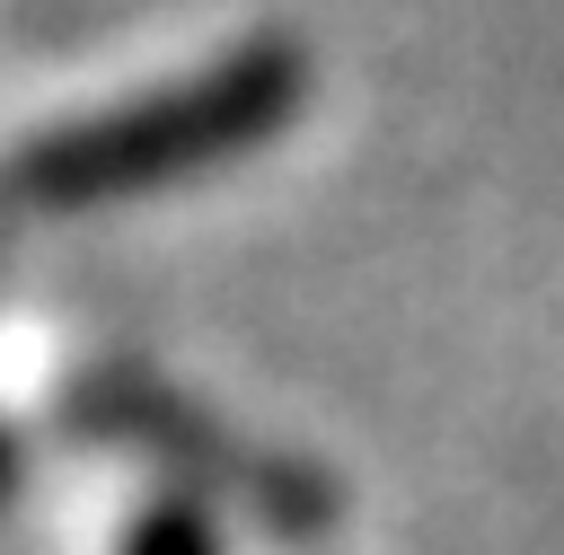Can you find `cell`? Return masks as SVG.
Listing matches in <instances>:
<instances>
[{"label":"cell","mask_w":564,"mask_h":555,"mask_svg":"<svg viewBox=\"0 0 564 555\" xmlns=\"http://www.w3.org/2000/svg\"><path fill=\"white\" fill-rule=\"evenodd\" d=\"M9 467H18V449H9V432H0V493H9Z\"/></svg>","instance_id":"4"},{"label":"cell","mask_w":564,"mask_h":555,"mask_svg":"<svg viewBox=\"0 0 564 555\" xmlns=\"http://www.w3.org/2000/svg\"><path fill=\"white\" fill-rule=\"evenodd\" d=\"M115 555H220V520H212V502H194V493H150L132 520H123V546Z\"/></svg>","instance_id":"3"},{"label":"cell","mask_w":564,"mask_h":555,"mask_svg":"<svg viewBox=\"0 0 564 555\" xmlns=\"http://www.w3.org/2000/svg\"><path fill=\"white\" fill-rule=\"evenodd\" d=\"M62 432L106 440V449H132V458H150L176 493L229 502V511L264 520L273 537H317V529H335V511H344L326 467H308V458H291V449L220 423L203 396L167 388V379L141 370V361H88V370L62 388Z\"/></svg>","instance_id":"2"},{"label":"cell","mask_w":564,"mask_h":555,"mask_svg":"<svg viewBox=\"0 0 564 555\" xmlns=\"http://www.w3.org/2000/svg\"><path fill=\"white\" fill-rule=\"evenodd\" d=\"M300 97H308L300 44H282V35L229 44L194 79H167V88H141L123 106H97V115H70V123L35 132L9 159L0 203H18V211H88V203L185 185V176H203L220 159L264 150L300 115Z\"/></svg>","instance_id":"1"}]
</instances>
